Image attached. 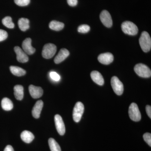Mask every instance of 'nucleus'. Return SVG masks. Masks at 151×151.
Wrapping results in <instances>:
<instances>
[{"mask_svg":"<svg viewBox=\"0 0 151 151\" xmlns=\"http://www.w3.org/2000/svg\"><path fill=\"white\" fill-rule=\"evenodd\" d=\"M140 45L144 52H148L151 48V39L150 35L147 32H142L139 39Z\"/></svg>","mask_w":151,"mask_h":151,"instance_id":"f257e3e1","label":"nucleus"},{"mask_svg":"<svg viewBox=\"0 0 151 151\" xmlns=\"http://www.w3.org/2000/svg\"><path fill=\"white\" fill-rule=\"evenodd\" d=\"M122 31L124 33L130 35H135L138 33L137 27L134 23L130 21H126L122 25Z\"/></svg>","mask_w":151,"mask_h":151,"instance_id":"f03ea898","label":"nucleus"},{"mask_svg":"<svg viewBox=\"0 0 151 151\" xmlns=\"http://www.w3.org/2000/svg\"><path fill=\"white\" fill-rule=\"evenodd\" d=\"M134 70L136 73L141 77L149 78L151 76L150 69L147 65L142 63L137 64L135 66Z\"/></svg>","mask_w":151,"mask_h":151,"instance_id":"7ed1b4c3","label":"nucleus"},{"mask_svg":"<svg viewBox=\"0 0 151 151\" xmlns=\"http://www.w3.org/2000/svg\"><path fill=\"white\" fill-rule=\"evenodd\" d=\"M129 116L131 120L134 122H138L140 121L141 114L138 105L135 103L131 104L129 108Z\"/></svg>","mask_w":151,"mask_h":151,"instance_id":"20e7f679","label":"nucleus"},{"mask_svg":"<svg viewBox=\"0 0 151 151\" xmlns=\"http://www.w3.org/2000/svg\"><path fill=\"white\" fill-rule=\"evenodd\" d=\"M57 50L56 46L52 43H47L43 47L42 55L46 59H50L53 57Z\"/></svg>","mask_w":151,"mask_h":151,"instance_id":"39448f33","label":"nucleus"},{"mask_svg":"<svg viewBox=\"0 0 151 151\" xmlns=\"http://www.w3.org/2000/svg\"><path fill=\"white\" fill-rule=\"evenodd\" d=\"M84 105L81 102H78L76 104L73 112V119L74 122L78 123L80 122L84 113Z\"/></svg>","mask_w":151,"mask_h":151,"instance_id":"423d86ee","label":"nucleus"},{"mask_svg":"<svg viewBox=\"0 0 151 151\" xmlns=\"http://www.w3.org/2000/svg\"><path fill=\"white\" fill-rule=\"evenodd\" d=\"M111 84L114 92L118 95H121L124 92V85L119 78L113 76L111 78Z\"/></svg>","mask_w":151,"mask_h":151,"instance_id":"0eeeda50","label":"nucleus"},{"mask_svg":"<svg viewBox=\"0 0 151 151\" xmlns=\"http://www.w3.org/2000/svg\"><path fill=\"white\" fill-rule=\"evenodd\" d=\"M100 19L102 23L106 27H111L113 25L112 17L108 11L107 10L102 11L100 14Z\"/></svg>","mask_w":151,"mask_h":151,"instance_id":"6e6552de","label":"nucleus"},{"mask_svg":"<svg viewBox=\"0 0 151 151\" xmlns=\"http://www.w3.org/2000/svg\"><path fill=\"white\" fill-rule=\"evenodd\" d=\"M55 123L57 132L60 135L63 136L65 132V126L62 117L58 114L55 116Z\"/></svg>","mask_w":151,"mask_h":151,"instance_id":"1a4fd4ad","label":"nucleus"},{"mask_svg":"<svg viewBox=\"0 0 151 151\" xmlns=\"http://www.w3.org/2000/svg\"><path fill=\"white\" fill-rule=\"evenodd\" d=\"M32 40L30 38H27L23 42L22 47L24 51L27 54L32 55L35 52V49L32 46Z\"/></svg>","mask_w":151,"mask_h":151,"instance_id":"9d476101","label":"nucleus"},{"mask_svg":"<svg viewBox=\"0 0 151 151\" xmlns=\"http://www.w3.org/2000/svg\"><path fill=\"white\" fill-rule=\"evenodd\" d=\"M114 59L113 55L110 52L102 53L99 55L98 60L102 64L108 65L113 62Z\"/></svg>","mask_w":151,"mask_h":151,"instance_id":"9b49d317","label":"nucleus"},{"mask_svg":"<svg viewBox=\"0 0 151 151\" xmlns=\"http://www.w3.org/2000/svg\"><path fill=\"white\" fill-rule=\"evenodd\" d=\"M14 50L16 53L17 60L19 62L24 63L28 61L29 58L27 54L19 47L16 46Z\"/></svg>","mask_w":151,"mask_h":151,"instance_id":"f8f14e48","label":"nucleus"},{"mask_svg":"<svg viewBox=\"0 0 151 151\" xmlns=\"http://www.w3.org/2000/svg\"><path fill=\"white\" fill-rule=\"evenodd\" d=\"M29 89L31 96L34 99L40 98L43 94V89L39 86L31 85L29 87Z\"/></svg>","mask_w":151,"mask_h":151,"instance_id":"ddd939ff","label":"nucleus"},{"mask_svg":"<svg viewBox=\"0 0 151 151\" xmlns=\"http://www.w3.org/2000/svg\"><path fill=\"white\" fill-rule=\"evenodd\" d=\"M69 52L65 48L61 49L60 50L58 54L56 55L54 59V62L56 64L60 63L65 60L69 56Z\"/></svg>","mask_w":151,"mask_h":151,"instance_id":"4468645a","label":"nucleus"},{"mask_svg":"<svg viewBox=\"0 0 151 151\" xmlns=\"http://www.w3.org/2000/svg\"><path fill=\"white\" fill-rule=\"evenodd\" d=\"M43 106L42 100H39L35 103L32 111V116L35 119H39L40 117L41 112Z\"/></svg>","mask_w":151,"mask_h":151,"instance_id":"2eb2a0df","label":"nucleus"},{"mask_svg":"<svg viewBox=\"0 0 151 151\" xmlns=\"http://www.w3.org/2000/svg\"><path fill=\"white\" fill-rule=\"evenodd\" d=\"M91 77L93 81L96 84L102 86L104 84V78L102 74L96 70L92 71L91 73Z\"/></svg>","mask_w":151,"mask_h":151,"instance_id":"dca6fc26","label":"nucleus"},{"mask_svg":"<svg viewBox=\"0 0 151 151\" xmlns=\"http://www.w3.org/2000/svg\"><path fill=\"white\" fill-rule=\"evenodd\" d=\"M21 138L24 142L30 143L33 140L35 137L31 132L28 131H24L22 132Z\"/></svg>","mask_w":151,"mask_h":151,"instance_id":"f3484780","label":"nucleus"},{"mask_svg":"<svg viewBox=\"0 0 151 151\" xmlns=\"http://www.w3.org/2000/svg\"><path fill=\"white\" fill-rule=\"evenodd\" d=\"M14 94L17 100H21L24 97V88L22 85H17L14 87Z\"/></svg>","mask_w":151,"mask_h":151,"instance_id":"a211bd4d","label":"nucleus"},{"mask_svg":"<svg viewBox=\"0 0 151 151\" xmlns=\"http://www.w3.org/2000/svg\"><path fill=\"white\" fill-rule=\"evenodd\" d=\"M2 108L6 111H9L13 108V104L9 99L5 97L2 100Z\"/></svg>","mask_w":151,"mask_h":151,"instance_id":"6ab92c4d","label":"nucleus"},{"mask_svg":"<svg viewBox=\"0 0 151 151\" xmlns=\"http://www.w3.org/2000/svg\"><path fill=\"white\" fill-rule=\"evenodd\" d=\"M29 21L28 19L22 18L18 21V25L20 29L22 31H25L29 28Z\"/></svg>","mask_w":151,"mask_h":151,"instance_id":"aec40b11","label":"nucleus"},{"mask_svg":"<svg viewBox=\"0 0 151 151\" xmlns=\"http://www.w3.org/2000/svg\"><path fill=\"white\" fill-rule=\"evenodd\" d=\"M64 27V24L63 23L57 21H52L49 24L50 28L57 31L61 30Z\"/></svg>","mask_w":151,"mask_h":151,"instance_id":"412c9836","label":"nucleus"},{"mask_svg":"<svg viewBox=\"0 0 151 151\" xmlns=\"http://www.w3.org/2000/svg\"><path fill=\"white\" fill-rule=\"evenodd\" d=\"M10 69L12 74L16 76H23L26 73L25 70L18 66H11L10 67Z\"/></svg>","mask_w":151,"mask_h":151,"instance_id":"4be33fe9","label":"nucleus"},{"mask_svg":"<svg viewBox=\"0 0 151 151\" xmlns=\"http://www.w3.org/2000/svg\"><path fill=\"white\" fill-rule=\"evenodd\" d=\"M48 143L51 151H61L59 145L53 138L49 139Z\"/></svg>","mask_w":151,"mask_h":151,"instance_id":"5701e85b","label":"nucleus"},{"mask_svg":"<svg viewBox=\"0 0 151 151\" xmlns=\"http://www.w3.org/2000/svg\"><path fill=\"white\" fill-rule=\"evenodd\" d=\"M3 24L6 27L10 29L14 28V24L12 21V18L10 17H6L2 20Z\"/></svg>","mask_w":151,"mask_h":151,"instance_id":"b1692460","label":"nucleus"},{"mask_svg":"<svg viewBox=\"0 0 151 151\" xmlns=\"http://www.w3.org/2000/svg\"><path fill=\"white\" fill-rule=\"evenodd\" d=\"M90 30V27L87 24H83L79 26L78 28V32L81 33H86Z\"/></svg>","mask_w":151,"mask_h":151,"instance_id":"393cba45","label":"nucleus"},{"mask_svg":"<svg viewBox=\"0 0 151 151\" xmlns=\"http://www.w3.org/2000/svg\"><path fill=\"white\" fill-rule=\"evenodd\" d=\"M14 1L17 5L20 6H27L30 2V0H14Z\"/></svg>","mask_w":151,"mask_h":151,"instance_id":"a878e982","label":"nucleus"},{"mask_svg":"<svg viewBox=\"0 0 151 151\" xmlns=\"http://www.w3.org/2000/svg\"><path fill=\"white\" fill-rule=\"evenodd\" d=\"M144 140L150 147H151V134L150 133H146L143 136Z\"/></svg>","mask_w":151,"mask_h":151,"instance_id":"bb28decb","label":"nucleus"},{"mask_svg":"<svg viewBox=\"0 0 151 151\" xmlns=\"http://www.w3.org/2000/svg\"><path fill=\"white\" fill-rule=\"evenodd\" d=\"M50 76L51 79L55 81H59L60 78V76L59 74L57 73L56 72H54V71H52L50 72Z\"/></svg>","mask_w":151,"mask_h":151,"instance_id":"cd10ccee","label":"nucleus"},{"mask_svg":"<svg viewBox=\"0 0 151 151\" xmlns=\"http://www.w3.org/2000/svg\"><path fill=\"white\" fill-rule=\"evenodd\" d=\"M7 37V32L4 30L0 29V42L5 40Z\"/></svg>","mask_w":151,"mask_h":151,"instance_id":"c85d7f7f","label":"nucleus"},{"mask_svg":"<svg viewBox=\"0 0 151 151\" xmlns=\"http://www.w3.org/2000/svg\"><path fill=\"white\" fill-rule=\"evenodd\" d=\"M68 4L70 6H75L78 4V0H67Z\"/></svg>","mask_w":151,"mask_h":151,"instance_id":"c756f323","label":"nucleus"},{"mask_svg":"<svg viewBox=\"0 0 151 151\" xmlns=\"http://www.w3.org/2000/svg\"><path fill=\"white\" fill-rule=\"evenodd\" d=\"M146 111L148 116L151 119V107L150 105H147L146 107Z\"/></svg>","mask_w":151,"mask_h":151,"instance_id":"7c9ffc66","label":"nucleus"},{"mask_svg":"<svg viewBox=\"0 0 151 151\" xmlns=\"http://www.w3.org/2000/svg\"><path fill=\"white\" fill-rule=\"evenodd\" d=\"M4 151H14L13 148L12 146L7 145Z\"/></svg>","mask_w":151,"mask_h":151,"instance_id":"2f4dec72","label":"nucleus"}]
</instances>
